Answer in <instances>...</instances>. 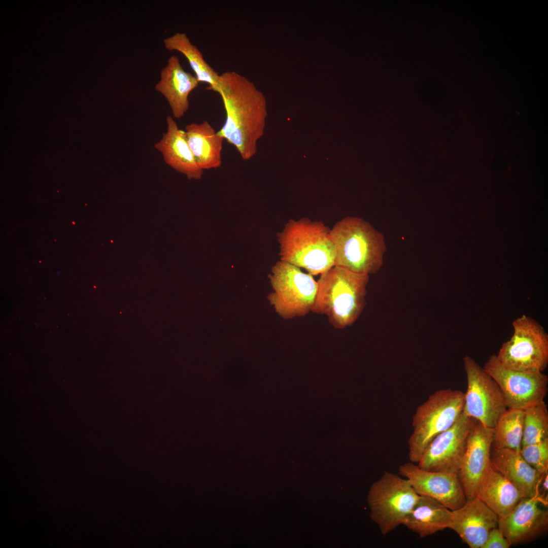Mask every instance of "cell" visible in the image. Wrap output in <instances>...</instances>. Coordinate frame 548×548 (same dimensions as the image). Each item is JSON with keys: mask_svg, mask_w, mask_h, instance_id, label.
Listing matches in <instances>:
<instances>
[{"mask_svg": "<svg viewBox=\"0 0 548 548\" xmlns=\"http://www.w3.org/2000/svg\"><path fill=\"white\" fill-rule=\"evenodd\" d=\"M218 93L226 113L225 121L218 132L243 159L249 160L256 152L257 142L263 131V96L251 81L234 71L220 75Z\"/></svg>", "mask_w": 548, "mask_h": 548, "instance_id": "1", "label": "cell"}, {"mask_svg": "<svg viewBox=\"0 0 548 548\" xmlns=\"http://www.w3.org/2000/svg\"><path fill=\"white\" fill-rule=\"evenodd\" d=\"M369 275L334 266L321 275L312 312L325 315L335 329L351 326L366 305Z\"/></svg>", "mask_w": 548, "mask_h": 548, "instance_id": "2", "label": "cell"}, {"mask_svg": "<svg viewBox=\"0 0 548 548\" xmlns=\"http://www.w3.org/2000/svg\"><path fill=\"white\" fill-rule=\"evenodd\" d=\"M330 230L321 221L290 220L277 235L281 261L304 268L313 276L325 273L335 261Z\"/></svg>", "mask_w": 548, "mask_h": 548, "instance_id": "3", "label": "cell"}, {"mask_svg": "<svg viewBox=\"0 0 548 548\" xmlns=\"http://www.w3.org/2000/svg\"><path fill=\"white\" fill-rule=\"evenodd\" d=\"M335 250L334 266L369 275L384 263L386 245L384 235L364 219L347 217L330 230Z\"/></svg>", "mask_w": 548, "mask_h": 548, "instance_id": "4", "label": "cell"}, {"mask_svg": "<svg viewBox=\"0 0 548 548\" xmlns=\"http://www.w3.org/2000/svg\"><path fill=\"white\" fill-rule=\"evenodd\" d=\"M464 393L458 390L440 389L417 408L413 417V431L408 439L409 459L418 463L432 440L451 427L463 411Z\"/></svg>", "mask_w": 548, "mask_h": 548, "instance_id": "5", "label": "cell"}, {"mask_svg": "<svg viewBox=\"0 0 548 548\" xmlns=\"http://www.w3.org/2000/svg\"><path fill=\"white\" fill-rule=\"evenodd\" d=\"M269 278L273 291L268 299L281 317L291 319L312 311L318 287L312 275L280 260L271 268Z\"/></svg>", "mask_w": 548, "mask_h": 548, "instance_id": "6", "label": "cell"}, {"mask_svg": "<svg viewBox=\"0 0 548 548\" xmlns=\"http://www.w3.org/2000/svg\"><path fill=\"white\" fill-rule=\"evenodd\" d=\"M513 334L496 357L505 367L517 370L542 372L548 364V335L536 320L523 315L512 323Z\"/></svg>", "mask_w": 548, "mask_h": 548, "instance_id": "7", "label": "cell"}, {"mask_svg": "<svg viewBox=\"0 0 548 548\" xmlns=\"http://www.w3.org/2000/svg\"><path fill=\"white\" fill-rule=\"evenodd\" d=\"M419 497L407 479L389 471L383 473L369 497L372 518L383 535L403 524Z\"/></svg>", "mask_w": 548, "mask_h": 548, "instance_id": "8", "label": "cell"}, {"mask_svg": "<svg viewBox=\"0 0 548 548\" xmlns=\"http://www.w3.org/2000/svg\"><path fill=\"white\" fill-rule=\"evenodd\" d=\"M467 388L463 412L493 428L507 406L503 393L494 379L469 356L463 358Z\"/></svg>", "mask_w": 548, "mask_h": 548, "instance_id": "9", "label": "cell"}, {"mask_svg": "<svg viewBox=\"0 0 548 548\" xmlns=\"http://www.w3.org/2000/svg\"><path fill=\"white\" fill-rule=\"evenodd\" d=\"M483 367L498 385L507 408L524 410L544 401L547 391L548 377L542 372L507 368L499 361L496 355L490 356Z\"/></svg>", "mask_w": 548, "mask_h": 548, "instance_id": "10", "label": "cell"}, {"mask_svg": "<svg viewBox=\"0 0 548 548\" xmlns=\"http://www.w3.org/2000/svg\"><path fill=\"white\" fill-rule=\"evenodd\" d=\"M477 421L463 412L449 429L437 435L417 465L422 469L458 473L468 436Z\"/></svg>", "mask_w": 548, "mask_h": 548, "instance_id": "11", "label": "cell"}, {"mask_svg": "<svg viewBox=\"0 0 548 548\" xmlns=\"http://www.w3.org/2000/svg\"><path fill=\"white\" fill-rule=\"evenodd\" d=\"M399 474L409 481L419 495L431 497L451 510L467 501L457 473L427 470L410 462L399 466Z\"/></svg>", "mask_w": 548, "mask_h": 548, "instance_id": "12", "label": "cell"}, {"mask_svg": "<svg viewBox=\"0 0 548 548\" xmlns=\"http://www.w3.org/2000/svg\"><path fill=\"white\" fill-rule=\"evenodd\" d=\"M494 428L476 422L467 441L458 476L466 500L477 496L479 484L491 465Z\"/></svg>", "mask_w": 548, "mask_h": 548, "instance_id": "13", "label": "cell"}, {"mask_svg": "<svg viewBox=\"0 0 548 548\" xmlns=\"http://www.w3.org/2000/svg\"><path fill=\"white\" fill-rule=\"evenodd\" d=\"M540 502L544 504L537 488L533 496L523 498L508 515L499 518L498 527L511 545L530 541L546 530L548 513Z\"/></svg>", "mask_w": 548, "mask_h": 548, "instance_id": "14", "label": "cell"}, {"mask_svg": "<svg viewBox=\"0 0 548 548\" xmlns=\"http://www.w3.org/2000/svg\"><path fill=\"white\" fill-rule=\"evenodd\" d=\"M499 517L477 496L452 510L450 529L471 548H482L490 531L498 527Z\"/></svg>", "mask_w": 548, "mask_h": 548, "instance_id": "15", "label": "cell"}, {"mask_svg": "<svg viewBox=\"0 0 548 548\" xmlns=\"http://www.w3.org/2000/svg\"><path fill=\"white\" fill-rule=\"evenodd\" d=\"M195 76L185 71L178 56L173 55L162 68L155 89L167 101L174 118L183 117L189 107V95L198 85Z\"/></svg>", "mask_w": 548, "mask_h": 548, "instance_id": "16", "label": "cell"}, {"mask_svg": "<svg viewBox=\"0 0 548 548\" xmlns=\"http://www.w3.org/2000/svg\"><path fill=\"white\" fill-rule=\"evenodd\" d=\"M166 131L154 145L165 163L189 179H200L203 173L197 165L188 145L184 130L180 129L174 118H166Z\"/></svg>", "mask_w": 548, "mask_h": 548, "instance_id": "17", "label": "cell"}, {"mask_svg": "<svg viewBox=\"0 0 548 548\" xmlns=\"http://www.w3.org/2000/svg\"><path fill=\"white\" fill-rule=\"evenodd\" d=\"M491 465L515 486L524 498L535 495L545 474H540L529 465L520 451L509 449L492 448Z\"/></svg>", "mask_w": 548, "mask_h": 548, "instance_id": "18", "label": "cell"}, {"mask_svg": "<svg viewBox=\"0 0 548 548\" xmlns=\"http://www.w3.org/2000/svg\"><path fill=\"white\" fill-rule=\"evenodd\" d=\"M476 496L499 518L508 515L524 498L516 487L491 465L479 484Z\"/></svg>", "mask_w": 548, "mask_h": 548, "instance_id": "19", "label": "cell"}, {"mask_svg": "<svg viewBox=\"0 0 548 548\" xmlns=\"http://www.w3.org/2000/svg\"><path fill=\"white\" fill-rule=\"evenodd\" d=\"M184 131L196 162L201 169L217 168L221 165L224 140L208 121L188 124Z\"/></svg>", "mask_w": 548, "mask_h": 548, "instance_id": "20", "label": "cell"}, {"mask_svg": "<svg viewBox=\"0 0 548 548\" xmlns=\"http://www.w3.org/2000/svg\"><path fill=\"white\" fill-rule=\"evenodd\" d=\"M452 510L436 500L420 496L403 524L420 537H425L449 528Z\"/></svg>", "mask_w": 548, "mask_h": 548, "instance_id": "21", "label": "cell"}, {"mask_svg": "<svg viewBox=\"0 0 548 548\" xmlns=\"http://www.w3.org/2000/svg\"><path fill=\"white\" fill-rule=\"evenodd\" d=\"M165 48L168 51H177L187 59L199 81L209 84L210 88L218 92L220 75L204 60L202 53L191 42L185 33L177 32L163 40Z\"/></svg>", "mask_w": 548, "mask_h": 548, "instance_id": "22", "label": "cell"}, {"mask_svg": "<svg viewBox=\"0 0 548 548\" xmlns=\"http://www.w3.org/2000/svg\"><path fill=\"white\" fill-rule=\"evenodd\" d=\"M524 411L507 408L499 417L493 434L492 448L520 451L522 447Z\"/></svg>", "mask_w": 548, "mask_h": 548, "instance_id": "23", "label": "cell"}, {"mask_svg": "<svg viewBox=\"0 0 548 548\" xmlns=\"http://www.w3.org/2000/svg\"><path fill=\"white\" fill-rule=\"evenodd\" d=\"M524 411L522 446L548 438V410L544 401Z\"/></svg>", "mask_w": 548, "mask_h": 548, "instance_id": "24", "label": "cell"}, {"mask_svg": "<svg viewBox=\"0 0 548 548\" xmlns=\"http://www.w3.org/2000/svg\"><path fill=\"white\" fill-rule=\"evenodd\" d=\"M520 453L524 460L540 474L547 473L548 438L536 443L522 446Z\"/></svg>", "mask_w": 548, "mask_h": 548, "instance_id": "25", "label": "cell"}, {"mask_svg": "<svg viewBox=\"0 0 548 548\" xmlns=\"http://www.w3.org/2000/svg\"><path fill=\"white\" fill-rule=\"evenodd\" d=\"M510 545L498 527H496L490 531L482 548H508Z\"/></svg>", "mask_w": 548, "mask_h": 548, "instance_id": "26", "label": "cell"}]
</instances>
